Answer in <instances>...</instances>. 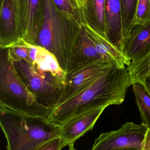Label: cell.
I'll use <instances>...</instances> for the list:
<instances>
[{"label":"cell","instance_id":"cell-23","mask_svg":"<svg viewBox=\"0 0 150 150\" xmlns=\"http://www.w3.org/2000/svg\"><path fill=\"white\" fill-rule=\"evenodd\" d=\"M13 2L17 25L19 33V29H20L21 24V0H13Z\"/></svg>","mask_w":150,"mask_h":150},{"label":"cell","instance_id":"cell-4","mask_svg":"<svg viewBox=\"0 0 150 150\" xmlns=\"http://www.w3.org/2000/svg\"><path fill=\"white\" fill-rule=\"evenodd\" d=\"M6 49L20 80L36 97L38 104L49 112L61 96L66 80L38 69L31 61L19 59Z\"/></svg>","mask_w":150,"mask_h":150},{"label":"cell","instance_id":"cell-27","mask_svg":"<svg viewBox=\"0 0 150 150\" xmlns=\"http://www.w3.org/2000/svg\"><path fill=\"white\" fill-rule=\"evenodd\" d=\"M69 150H77L76 149L74 148V145H70V146H69Z\"/></svg>","mask_w":150,"mask_h":150},{"label":"cell","instance_id":"cell-11","mask_svg":"<svg viewBox=\"0 0 150 150\" xmlns=\"http://www.w3.org/2000/svg\"><path fill=\"white\" fill-rule=\"evenodd\" d=\"M13 0H3L0 10V48L6 49L21 40Z\"/></svg>","mask_w":150,"mask_h":150},{"label":"cell","instance_id":"cell-17","mask_svg":"<svg viewBox=\"0 0 150 150\" xmlns=\"http://www.w3.org/2000/svg\"><path fill=\"white\" fill-rule=\"evenodd\" d=\"M137 107L140 112L142 123L150 130V97L145 88L140 83L132 85Z\"/></svg>","mask_w":150,"mask_h":150},{"label":"cell","instance_id":"cell-7","mask_svg":"<svg viewBox=\"0 0 150 150\" xmlns=\"http://www.w3.org/2000/svg\"><path fill=\"white\" fill-rule=\"evenodd\" d=\"M115 67H118L109 62L98 60L70 68L66 72L65 86L56 104L73 96Z\"/></svg>","mask_w":150,"mask_h":150},{"label":"cell","instance_id":"cell-15","mask_svg":"<svg viewBox=\"0 0 150 150\" xmlns=\"http://www.w3.org/2000/svg\"><path fill=\"white\" fill-rule=\"evenodd\" d=\"M98 60H105L97 51L84 23L80 32L77 47L70 68Z\"/></svg>","mask_w":150,"mask_h":150},{"label":"cell","instance_id":"cell-16","mask_svg":"<svg viewBox=\"0 0 150 150\" xmlns=\"http://www.w3.org/2000/svg\"><path fill=\"white\" fill-rule=\"evenodd\" d=\"M105 2L106 0H88L85 9L84 23L90 25L106 39Z\"/></svg>","mask_w":150,"mask_h":150},{"label":"cell","instance_id":"cell-30","mask_svg":"<svg viewBox=\"0 0 150 150\" xmlns=\"http://www.w3.org/2000/svg\"><path fill=\"white\" fill-rule=\"evenodd\" d=\"M87 1H88V0H87Z\"/></svg>","mask_w":150,"mask_h":150},{"label":"cell","instance_id":"cell-3","mask_svg":"<svg viewBox=\"0 0 150 150\" xmlns=\"http://www.w3.org/2000/svg\"><path fill=\"white\" fill-rule=\"evenodd\" d=\"M0 124L7 150H36L59 137L60 127L43 116L23 113L0 105Z\"/></svg>","mask_w":150,"mask_h":150},{"label":"cell","instance_id":"cell-26","mask_svg":"<svg viewBox=\"0 0 150 150\" xmlns=\"http://www.w3.org/2000/svg\"><path fill=\"white\" fill-rule=\"evenodd\" d=\"M79 7L85 11L87 4V0H76Z\"/></svg>","mask_w":150,"mask_h":150},{"label":"cell","instance_id":"cell-2","mask_svg":"<svg viewBox=\"0 0 150 150\" xmlns=\"http://www.w3.org/2000/svg\"><path fill=\"white\" fill-rule=\"evenodd\" d=\"M44 1V19L35 45L53 54L60 67L67 72L76 50L83 24L68 18L53 0Z\"/></svg>","mask_w":150,"mask_h":150},{"label":"cell","instance_id":"cell-9","mask_svg":"<svg viewBox=\"0 0 150 150\" xmlns=\"http://www.w3.org/2000/svg\"><path fill=\"white\" fill-rule=\"evenodd\" d=\"M106 107L94 108L80 114L59 126L60 137L65 146L74 145L76 141L92 130Z\"/></svg>","mask_w":150,"mask_h":150},{"label":"cell","instance_id":"cell-1","mask_svg":"<svg viewBox=\"0 0 150 150\" xmlns=\"http://www.w3.org/2000/svg\"><path fill=\"white\" fill-rule=\"evenodd\" d=\"M131 86L127 67H115L73 96L56 104L49 112L48 120L60 126L71 118L100 107L121 105Z\"/></svg>","mask_w":150,"mask_h":150},{"label":"cell","instance_id":"cell-29","mask_svg":"<svg viewBox=\"0 0 150 150\" xmlns=\"http://www.w3.org/2000/svg\"><path fill=\"white\" fill-rule=\"evenodd\" d=\"M3 1V0H0V3H1V4L2 3Z\"/></svg>","mask_w":150,"mask_h":150},{"label":"cell","instance_id":"cell-14","mask_svg":"<svg viewBox=\"0 0 150 150\" xmlns=\"http://www.w3.org/2000/svg\"><path fill=\"white\" fill-rule=\"evenodd\" d=\"M84 24L97 51L105 60L113 63L120 68L130 65L131 62L127 59L121 51L98 34L90 25Z\"/></svg>","mask_w":150,"mask_h":150},{"label":"cell","instance_id":"cell-28","mask_svg":"<svg viewBox=\"0 0 150 150\" xmlns=\"http://www.w3.org/2000/svg\"><path fill=\"white\" fill-rule=\"evenodd\" d=\"M120 150H141V149H123Z\"/></svg>","mask_w":150,"mask_h":150},{"label":"cell","instance_id":"cell-20","mask_svg":"<svg viewBox=\"0 0 150 150\" xmlns=\"http://www.w3.org/2000/svg\"><path fill=\"white\" fill-rule=\"evenodd\" d=\"M122 9L123 40L128 37L135 25V17L138 0H121Z\"/></svg>","mask_w":150,"mask_h":150},{"label":"cell","instance_id":"cell-12","mask_svg":"<svg viewBox=\"0 0 150 150\" xmlns=\"http://www.w3.org/2000/svg\"><path fill=\"white\" fill-rule=\"evenodd\" d=\"M105 20L107 40L123 53L124 40L121 0H106Z\"/></svg>","mask_w":150,"mask_h":150},{"label":"cell","instance_id":"cell-21","mask_svg":"<svg viewBox=\"0 0 150 150\" xmlns=\"http://www.w3.org/2000/svg\"><path fill=\"white\" fill-rule=\"evenodd\" d=\"M149 20H150V0H138L135 17V25Z\"/></svg>","mask_w":150,"mask_h":150},{"label":"cell","instance_id":"cell-22","mask_svg":"<svg viewBox=\"0 0 150 150\" xmlns=\"http://www.w3.org/2000/svg\"><path fill=\"white\" fill-rule=\"evenodd\" d=\"M64 147L63 141L59 137L44 143L36 150H61Z\"/></svg>","mask_w":150,"mask_h":150},{"label":"cell","instance_id":"cell-25","mask_svg":"<svg viewBox=\"0 0 150 150\" xmlns=\"http://www.w3.org/2000/svg\"><path fill=\"white\" fill-rule=\"evenodd\" d=\"M138 83H140L144 86L150 97V76L143 79Z\"/></svg>","mask_w":150,"mask_h":150},{"label":"cell","instance_id":"cell-13","mask_svg":"<svg viewBox=\"0 0 150 150\" xmlns=\"http://www.w3.org/2000/svg\"><path fill=\"white\" fill-rule=\"evenodd\" d=\"M21 42L28 50L29 60L36 67L42 71L51 73L56 76L66 79V72L60 67L53 54L40 46L31 45L22 39Z\"/></svg>","mask_w":150,"mask_h":150},{"label":"cell","instance_id":"cell-8","mask_svg":"<svg viewBox=\"0 0 150 150\" xmlns=\"http://www.w3.org/2000/svg\"><path fill=\"white\" fill-rule=\"evenodd\" d=\"M21 39L35 45L43 24L44 0H21Z\"/></svg>","mask_w":150,"mask_h":150},{"label":"cell","instance_id":"cell-10","mask_svg":"<svg viewBox=\"0 0 150 150\" xmlns=\"http://www.w3.org/2000/svg\"><path fill=\"white\" fill-rule=\"evenodd\" d=\"M150 51V20L137 24L133 27L123 43V53L134 62Z\"/></svg>","mask_w":150,"mask_h":150},{"label":"cell","instance_id":"cell-18","mask_svg":"<svg viewBox=\"0 0 150 150\" xmlns=\"http://www.w3.org/2000/svg\"><path fill=\"white\" fill-rule=\"evenodd\" d=\"M130 77L131 86L150 76V51L145 55L127 67Z\"/></svg>","mask_w":150,"mask_h":150},{"label":"cell","instance_id":"cell-6","mask_svg":"<svg viewBox=\"0 0 150 150\" xmlns=\"http://www.w3.org/2000/svg\"><path fill=\"white\" fill-rule=\"evenodd\" d=\"M148 130V127L142 123L126 122L117 130L101 134L90 150L141 149Z\"/></svg>","mask_w":150,"mask_h":150},{"label":"cell","instance_id":"cell-5","mask_svg":"<svg viewBox=\"0 0 150 150\" xmlns=\"http://www.w3.org/2000/svg\"><path fill=\"white\" fill-rule=\"evenodd\" d=\"M0 105L23 113L44 116L48 120L49 112L41 106L15 72L8 58L7 49H1Z\"/></svg>","mask_w":150,"mask_h":150},{"label":"cell","instance_id":"cell-24","mask_svg":"<svg viewBox=\"0 0 150 150\" xmlns=\"http://www.w3.org/2000/svg\"><path fill=\"white\" fill-rule=\"evenodd\" d=\"M141 150H150V130L149 129Z\"/></svg>","mask_w":150,"mask_h":150},{"label":"cell","instance_id":"cell-19","mask_svg":"<svg viewBox=\"0 0 150 150\" xmlns=\"http://www.w3.org/2000/svg\"><path fill=\"white\" fill-rule=\"evenodd\" d=\"M58 9L69 19L84 23L85 12L76 0H53Z\"/></svg>","mask_w":150,"mask_h":150}]
</instances>
